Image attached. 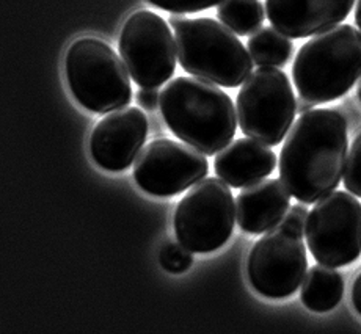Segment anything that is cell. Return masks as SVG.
<instances>
[{
  "mask_svg": "<svg viewBox=\"0 0 361 334\" xmlns=\"http://www.w3.org/2000/svg\"><path fill=\"white\" fill-rule=\"evenodd\" d=\"M347 123L336 109H312L288 132L280 154V180L303 204L338 189L347 159Z\"/></svg>",
  "mask_w": 361,
  "mask_h": 334,
  "instance_id": "cell-1",
  "label": "cell"
},
{
  "mask_svg": "<svg viewBox=\"0 0 361 334\" xmlns=\"http://www.w3.org/2000/svg\"><path fill=\"white\" fill-rule=\"evenodd\" d=\"M161 111L173 134L204 156L225 149L238 128L231 97L214 83L195 78H176L166 83Z\"/></svg>",
  "mask_w": 361,
  "mask_h": 334,
  "instance_id": "cell-2",
  "label": "cell"
},
{
  "mask_svg": "<svg viewBox=\"0 0 361 334\" xmlns=\"http://www.w3.org/2000/svg\"><path fill=\"white\" fill-rule=\"evenodd\" d=\"M298 94L314 106L343 97L361 79V33L349 24L312 37L293 66Z\"/></svg>",
  "mask_w": 361,
  "mask_h": 334,
  "instance_id": "cell-3",
  "label": "cell"
},
{
  "mask_svg": "<svg viewBox=\"0 0 361 334\" xmlns=\"http://www.w3.org/2000/svg\"><path fill=\"white\" fill-rule=\"evenodd\" d=\"M308 209L293 206L284 218L255 243L247 259L253 289L267 298H286L298 290L307 276L308 261L303 233Z\"/></svg>",
  "mask_w": 361,
  "mask_h": 334,
  "instance_id": "cell-4",
  "label": "cell"
},
{
  "mask_svg": "<svg viewBox=\"0 0 361 334\" xmlns=\"http://www.w3.org/2000/svg\"><path fill=\"white\" fill-rule=\"evenodd\" d=\"M180 68L201 80L235 88L253 71L252 55L238 35L209 18L185 19L175 29Z\"/></svg>",
  "mask_w": 361,
  "mask_h": 334,
  "instance_id": "cell-5",
  "label": "cell"
},
{
  "mask_svg": "<svg viewBox=\"0 0 361 334\" xmlns=\"http://www.w3.org/2000/svg\"><path fill=\"white\" fill-rule=\"evenodd\" d=\"M123 63L114 49L98 38L74 41L65 55V74L75 101L98 115L126 107L132 87Z\"/></svg>",
  "mask_w": 361,
  "mask_h": 334,
  "instance_id": "cell-6",
  "label": "cell"
},
{
  "mask_svg": "<svg viewBox=\"0 0 361 334\" xmlns=\"http://www.w3.org/2000/svg\"><path fill=\"white\" fill-rule=\"evenodd\" d=\"M235 109L240 130L248 138L266 146L280 144L297 113L288 75L274 66H259L239 89Z\"/></svg>",
  "mask_w": 361,
  "mask_h": 334,
  "instance_id": "cell-7",
  "label": "cell"
},
{
  "mask_svg": "<svg viewBox=\"0 0 361 334\" xmlns=\"http://www.w3.org/2000/svg\"><path fill=\"white\" fill-rule=\"evenodd\" d=\"M235 223V201L230 187L219 178L201 179L179 201L175 233L192 253L217 252L230 240Z\"/></svg>",
  "mask_w": 361,
  "mask_h": 334,
  "instance_id": "cell-8",
  "label": "cell"
},
{
  "mask_svg": "<svg viewBox=\"0 0 361 334\" xmlns=\"http://www.w3.org/2000/svg\"><path fill=\"white\" fill-rule=\"evenodd\" d=\"M305 235L322 266L339 268L355 262L361 254V203L347 192H331L311 209Z\"/></svg>",
  "mask_w": 361,
  "mask_h": 334,
  "instance_id": "cell-9",
  "label": "cell"
},
{
  "mask_svg": "<svg viewBox=\"0 0 361 334\" xmlns=\"http://www.w3.org/2000/svg\"><path fill=\"white\" fill-rule=\"evenodd\" d=\"M118 49L138 87L157 88L175 74V38L166 20L156 13L138 10L130 15L124 23Z\"/></svg>",
  "mask_w": 361,
  "mask_h": 334,
  "instance_id": "cell-10",
  "label": "cell"
},
{
  "mask_svg": "<svg viewBox=\"0 0 361 334\" xmlns=\"http://www.w3.org/2000/svg\"><path fill=\"white\" fill-rule=\"evenodd\" d=\"M209 162L195 148L169 138L151 142L140 151L134 178L143 192L154 197H175L206 178Z\"/></svg>",
  "mask_w": 361,
  "mask_h": 334,
  "instance_id": "cell-11",
  "label": "cell"
},
{
  "mask_svg": "<svg viewBox=\"0 0 361 334\" xmlns=\"http://www.w3.org/2000/svg\"><path fill=\"white\" fill-rule=\"evenodd\" d=\"M148 118L140 109L115 110L96 124L90 137V154L107 171H124L134 163L148 137Z\"/></svg>",
  "mask_w": 361,
  "mask_h": 334,
  "instance_id": "cell-12",
  "label": "cell"
},
{
  "mask_svg": "<svg viewBox=\"0 0 361 334\" xmlns=\"http://www.w3.org/2000/svg\"><path fill=\"white\" fill-rule=\"evenodd\" d=\"M355 0H266L272 27L288 38H308L349 16Z\"/></svg>",
  "mask_w": 361,
  "mask_h": 334,
  "instance_id": "cell-13",
  "label": "cell"
},
{
  "mask_svg": "<svg viewBox=\"0 0 361 334\" xmlns=\"http://www.w3.org/2000/svg\"><path fill=\"white\" fill-rule=\"evenodd\" d=\"M289 204L290 193L280 179H261L235 198V221L244 233H267L284 218Z\"/></svg>",
  "mask_w": 361,
  "mask_h": 334,
  "instance_id": "cell-14",
  "label": "cell"
},
{
  "mask_svg": "<svg viewBox=\"0 0 361 334\" xmlns=\"http://www.w3.org/2000/svg\"><path fill=\"white\" fill-rule=\"evenodd\" d=\"M275 166V152L252 138H239L230 143L214 162L215 175L234 189H244L267 178Z\"/></svg>",
  "mask_w": 361,
  "mask_h": 334,
  "instance_id": "cell-15",
  "label": "cell"
},
{
  "mask_svg": "<svg viewBox=\"0 0 361 334\" xmlns=\"http://www.w3.org/2000/svg\"><path fill=\"white\" fill-rule=\"evenodd\" d=\"M344 294L343 276L335 268L322 266L311 267L302 283V303L312 312H327L341 302Z\"/></svg>",
  "mask_w": 361,
  "mask_h": 334,
  "instance_id": "cell-16",
  "label": "cell"
},
{
  "mask_svg": "<svg viewBox=\"0 0 361 334\" xmlns=\"http://www.w3.org/2000/svg\"><path fill=\"white\" fill-rule=\"evenodd\" d=\"M293 41L275 27H261L248 38V52L258 66L281 68L293 57Z\"/></svg>",
  "mask_w": 361,
  "mask_h": 334,
  "instance_id": "cell-17",
  "label": "cell"
},
{
  "mask_svg": "<svg viewBox=\"0 0 361 334\" xmlns=\"http://www.w3.org/2000/svg\"><path fill=\"white\" fill-rule=\"evenodd\" d=\"M217 18L238 37H247L262 27L266 13L259 0H224L217 5Z\"/></svg>",
  "mask_w": 361,
  "mask_h": 334,
  "instance_id": "cell-18",
  "label": "cell"
},
{
  "mask_svg": "<svg viewBox=\"0 0 361 334\" xmlns=\"http://www.w3.org/2000/svg\"><path fill=\"white\" fill-rule=\"evenodd\" d=\"M159 262H161L164 270L179 275L192 267L193 257L192 252L189 253V249L180 245V243L166 242L161 248V253H159Z\"/></svg>",
  "mask_w": 361,
  "mask_h": 334,
  "instance_id": "cell-19",
  "label": "cell"
},
{
  "mask_svg": "<svg viewBox=\"0 0 361 334\" xmlns=\"http://www.w3.org/2000/svg\"><path fill=\"white\" fill-rule=\"evenodd\" d=\"M343 179L345 190L361 198V132L352 142L350 149L347 152Z\"/></svg>",
  "mask_w": 361,
  "mask_h": 334,
  "instance_id": "cell-20",
  "label": "cell"
},
{
  "mask_svg": "<svg viewBox=\"0 0 361 334\" xmlns=\"http://www.w3.org/2000/svg\"><path fill=\"white\" fill-rule=\"evenodd\" d=\"M148 2L161 10L185 15V13H198L212 8L215 5H220L224 0H148Z\"/></svg>",
  "mask_w": 361,
  "mask_h": 334,
  "instance_id": "cell-21",
  "label": "cell"
},
{
  "mask_svg": "<svg viewBox=\"0 0 361 334\" xmlns=\"http://www.w3.org/2000/svg\"><path fill=\"white\" fill-rule=\"evenodd\" d=\"M137 102L142 109L148 111H154L161 104V94L154 88H143L137 93Z\"/></svg>",
  "mask_w": 361,
  "mask_h": 334,
  "instance_id": "cell-22",
  "label": "cell"
},
{
  "mask_svg": "<svg viewBox=\"0 0 361 334\" xmlns=\"http://www.w3.org/2000/svg\"><path fill=\"white\" fill-rule=\"evenodd\" d=\"M352 303L355 306L358 314L361 316V273L355 278L352 286Z\"/></svg>",
  "mask_w": 361,
  "mask_h": 334,
  "instance_id": "cell-23",
  "label": "cell"
},
{
  "mask_svg": "<svg viewBox=\"0 0 361 334\" xmlns=\"http://www.w3.org/2000/svg\"><path fill=\"white\" fill-rule=\"evenodd\" d=\"M312 107H314V104L308 99H305L302 96H298V99H295V110L298 111V115L307 113V111L312 110Z\"/></svg>",
  "mask_w": 361,
  "mask_h": 334,
  "instance_id": "cell-24",
  "label": "cell"
},
{
  "mask_svg": "<svg viewBox=\"0 0 361 334\" xmlns=\"http://www.w3.org/2000/svg\"><path fill=\"white\" fill-rule=\"evenodd\" d=\"M185 19H187L185 16L179 15V13H175V15H170V18H169V24H170V25H173V27H175V29H176V27H178L179 24H183Z\"/></svg>",
  "mask_w": 361,
  "mask_h": 334,
  "instance_id": "cell-25",
  "label": "cell"
},
{
  "mask_svg": "<svg viewBox=\"0 0 361 334\" xmlns=\"http://www.w3.org/2000/svg\"><path fill=\"white\" fill-rule=\"evenodd\" d=\"M355 23H357V27L360 29V33H361V0H358L357 4V10H355Z\"/></svg>",
  "mask_w": 361,
  "mask_h": 334,
  "instance_id": "cell-26",
  "label": "cell"
},
{
  "mask_svg": "<svg viewBox=\"0 0 361 334\" xmlns=\"http://www.w3.org/2000/svg\"><path fill=\"white\" fill-rule=\"evenodd\" d=\"M357 94H358V99L361 101V80L358 83V89H357Z\"/></svg>",
  "mask_w": 361,
  "mask_h": 334,
  "instance_id": "cell-27",
  "label": "cell"
}]
</instances>
